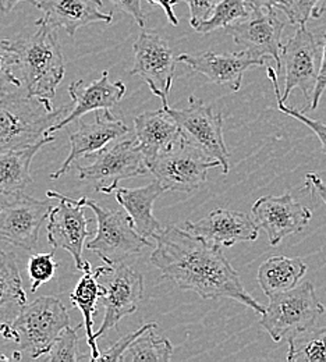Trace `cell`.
<instances>
[{
    "mask_svg": "<svg viewBox=\"0 0 326 362\" xmlns=\"http://www.w3.org/2000/svg\"><path fill=\"white\" fill-rule=\"evenodd\" d=\"M153 240L156 247L151 262L162 279L176 283L182 290L194 291L204 300L232 298L258 315L264 314L265 307L245 291L240 274L221 247L177 226L162 227Z\"/></svg>",
    "mask_w": 326,
    "mask_h": 362,
    "instance_id": "cell-1",
    "label": "cell"
},
{
    "mask_svg": "<svg viewBox=\"0 0 326 362\" xmlns=\"http://www.w3.org/2000/svg\"><path fill=\"white\" fill-rule=\"evenodd\" d=\"M35 24L38 30L33 35L10 44L17 54V67L21 70L27 96L52 112V99L64 77V57L56 28L38 20Z\"/></svg>",
    "mask_w": 326,
    "mask_h": 362,
    "instance_id": "cell-2",
    "label": "cell"
},
{
    "mask_svg": "<svg viewBox=\"0 0 326 362\" xmlns=\"http://www.w3.org/2000/svg\"><path fill=\"white\" fill-rule=\"evenodd\" d=\"M321 60V41L307 28V24L297 25L294 35L280 47L279 70L267 69L275 96L286 102L290 93L300 90L305 99L311 100L317 84Z\"/></svg>",
    "mask_w": 326,
    "mask_h": 362,
    "instance_id": "cell-3",
    "label": "cell"
},
{
    "mask_svg": "<svg viewBox=\"0 0 326 362\" xmlns=\"http://www.w3.org/2000/svg\"><path fill=\"white\" fill-rule=\"evenodd\" d=\"M67 112L69 105L47 112L37 99L27 95H0V152L34 145Z\"/></svg>",
    "mask_w": 326,
    "mask_h": 362,
    "instance_id": "cell-4",
    "label": "cell"
},
{
    "mask_svg": "<svg viewBox=\"0 0 326 362\" xmlns=\"http://www.w3.org/2000/svg\"><path fill=\"white\" fill-rule=\"evenodd\" d=\"M325 307L320 301L311 281L269 297V304L261 314L260 325L275 343L290 340L315 326Z\"/></svg>",
    "mask_w": 326,
    "mask_h": 362,
    "instance_id": "cell-5",
    "label": "cell"
},
{
    "mask_svg": "<svg viewBox=\"0 0 326 362\" xmlns=\"http://www.w3.org/2000/svg\"><path fill=\"white\" fill-rule=\"evenodd\" d=\"M78 201L93 211L98 225L96 234L87 243V250L96 254L107 267L123 264L130 257L140 254L144 247L152 245L134 230L126 212L103 208L87 197H81Z\"/></svg>",
    "mask_w": 326,
    "mask_h": 362,
    "instance_id": "cell-6",
    "label": "cell"
},
{
    "mask_svg": "<svg viewBox=\"0 0 326 362\" xmlns=\"http://www.w3.org/2000/svg\"><path fill=\"white\" fill-rule=\"evenodd\" d=\"M69 326L70 317L64 304L56 297H40L27 304L16 317L10 340L23 351H28L31 358L38 360Z\"/></svg>",
    "mask_w": 326,
    "mask_h": 362,
    "instance_id": "cell-7",
    "label": "cell"
},
{
    "mask_svg": "<svg viewBox=\"0 0 326 362\" xmlns=\"http://www.w3.org/2000/svg\"><path fill=\"white\" fill-rule=\"evenodd\" d=\"M90 163L77 166L78 179L91 181L98 192L110 195L122 180L149 175L136 138L117 139L86 156Z\"/></svg>",
    "mask_w": 326,
    "mask_h": 362,
    "instance_id": "cell-8",
    "label": "cell"
},
{
    "mask_svg": "<svg viewBox=\"0 0 326 362\" xmlns=\"http://www.w3.org/2000/svg\"><path fill=\"white\" fill-rule=\"evenodd\" d=\"M221 163L183 136L168 152L158 156L148 165V172L162 188L175 192H194L206 182L208 172L219 168Z\"/></svg>",
    "mask_w": 326,
    "mask_h": 362,
    "instance_id": "cell-9",
    "label": "cell"
},
{
    "mask_svg": "<svg viewBox=\"0 0 326 362\" xmlns=\"http://www.w3.org/2000/svg\"><path fill=\"white\" fill-rule=\"evenodd\" d=\"M168 112L176 120L182 136L191 145L218 160L222 173L228 175L231 170V153L223 139L222 113H215L211 105H206L202 99L194 95L188 98V106L185 109L169 107Z\"/></svg>",
    "mask_w": 326,
    "mask_h": 362,
    "instance_id": "cell-10",
    "label": "cell"
},
{
    "mask_svg": "<svg viewBox=\"0 0 326 362\" xmlns=\"http://www.w3.org/2000/svg\"><path fill=\"white\" fill-rule=\"evenodd\" d=\"M99 268L98 280L105 288L99 301L105 307V317L100 327L93 332L96 340L107 330L116 327L123 317L134 314L140 307L144 294V276L124 262Z\"/></svg>",
    "mask_w": 326,
    "mask_h": 362,
    "instance_id": "cell-11",
    "label": "cell"
},
{
    "mask_svg": "<svg viewBox=\"0 0 326 362\" xmlns=\"http://www.w3.org/2000/svg\"><path fill=\"white\" fill-rule=\"evenodd\" d=\"M49 198L59 199V205L53 206L49 214L47 225V243L53 250H64L71 254L76 268L86 271L91 267L88 261H84L83 252L86 240L93 234L88 230L91 219L86 216V206L74 198L63 195L57 191L49 189Z\"/></svg>",
    "mask_w": 326,
    "mask_h": 362,
    "instance_id": "cell-12",
    "label": "cell"
},
{
    "mask_svg": "<svg viewBox=\"0 0 326 362\" xmlns=\"http://www.w3.org/2000/svg\"><path fill=\"white\" fill-rule=\"evenodd\" d=\"M176 57L169 42L158 33L142 28L134 42L133 76L141 77L151 92L162 102V109L169 110V93L172 90Z\"/></svg>",
    "mask_w": 326,
    "mask_h": 362,
    "instance_id": "cell-13",
    "label": "cell"
},
{
    "mask_svg": "<svg viewBox=\"0 0 326 362\" xmlns=\"http://www.w3.org/2000/svg\"><path fill=\"white\" fill-rule=\"evenodd\" d=\"M13 197L0 204V241L33 252L40 241V230L53 206L24 192Z\"/></svg>",
    "mask_w": 326,
    "mask_h": 362,
    "instance_id": "cell-14",
    "label": "cell"
},
{
    "mask_svg": "<svg viewBox=\"0 0 326 362\" xmlns=\"http://www.w3.org/2000/svg\"><path fill=\"white\" fill-rule=\"evenodd\" d=\"M284 21L276 10L250 7V16L226 28L237 45L243 46L255 57L274 59L276 73L279 70V54Z\"/></svg>",
    "mask_w": 326,
    "mask_h": 362,
    "instance_id": "cell-15",
    "label": "cell"
},
{
    "mask_svg": "<svg viewBox=\"0 0 326 362\" xmlns=\"http://www.w3.org/2000/svg\"><path fill=\"white\" fill-rule=\"evenodd\" d=\"M252 219L262 228L271 245H278L287 235L303 231L310 223L313 212L296 201L293 194L265 195L255 201L251 209Z\"/></svg>",
    "mask_w": 326,
    "mask_h": 362,
    "instance_id": "cell-16",
    "label": "cell"
},
{
    "mask_svg": "<svg viewBox=\"0 0 326 362\" xmlns=\"http://www.w3.org/2000/svg\"><path fill=\"white\" fill-rule=\"evenodd\" d=\"M195 73L204 76L209 83L226 87L237 92L241 88L244 73L252 67L265 66V59L255 57L247 50L237 53H214L211 50L202 53H183L177 59Z\"/></svg>",
    "mask_w": 326,
    "mask_h": 362,
    "instance_id": "cell-17",
    "label": "cell"
},
{
    "mask_svg": "<svg viewBox=\"0 0 326 362\" xmlns=\"http://www.w3.org/2000/svg\"><path fill=\"white\" fill-rule=\"evenodd\" d=\"M78 122V129L70 134V152L60 169L50 175V180H57L64 176L74 162L86 158L93 152L105 148L107 144L124 138L130 133V129L123 120L117 119L106 110H96L95 120L86 123L81 119Z\"/></svg>",
    "mask_w": 326,
    "mask_h": 362,
    "instance_id": "cell-18",
    "label": "cell"
},
{
    "mask_svg": "<svg viewBox=\"0 0 326 362\" xmlns=\"http://www.w3.org/2000/svg\"><path fill=\"white\" fill-rule=\"evenodd\" d=\"M185 228L190 234L221 248L255 241L260 233V227L252 218L225 208H218L197 222H186Z\"/></svg>",
    "mask_w": 326,
    "mask_h": 362,
    "instance_id": "cell-19",
    "label": "cell"
},
{
    "mask_svg": "<svg viewBox=\"0 0 326 362\" xmlns=\"http://www.w3.org/2000/svg\"><path fill=\"white\" fill-rule=\"evenodd\" d=\"M69 93L73 100V109L67 112V115L59 122L52 124L45 136H54V133L63 130L70 123L81 119L90 112L112 109L126 95V86L123 81L112 83L109 80V71L105 70L100 78L95 80L91 84L86 86L81 80L71 83Z\"/></svg>",
    "mask_w": 326,
    "mask_h": 362,
    "instance_id": "cell-20",
    "label": "cell"
},
{
    "mask_svg": "<svg viewBox=\"0 0 326 362\" xmlns=\"http://www.w3.org/2000/svg\"><path fill=\"white\" fill-rule=\"evenodd\" d=\"M42 11L38 21L64 28L70 37L93 23H112L113 14L102 11V0H27Z\"/></svg>",
    "mask_w": 326,
    "mask_h": 362,
    "instance_id": "cell-21",
    "label": "cell"
},
{
    "mask_svg": "<svg viewBox=\"0 0 326 362\" xmlns=\"http://www.w3.org/2000/svg\"><path fill=\"white\" fill-rule=\"evenodd\" d=\"M134 130L146 168L182 138L176 120L165 109L145 112L134 117Z\"/></svg>",
    "mask_w": 326,
    "mask_h": 362,
    "instance_id": "cell-22",
    "label": "cell"
},
{
    "mask_svg": "<svg viewBox=\"0 0 326 362\" xmlns=\"http://www.w3.org/2000/svg\"><path fill=\"white\" fill-rule=\"evenodd\" d=\"M117 202L129 215L134 230L141 237L146 240H153V237L161 231V223L155 219L152 209L155 201L165 194V189L158 181H152L148 185L140 188H119L113 191Z\"/></svg>",
    "mask_w": 326,
    "mask_h": 362,
    "instance_id": "cell-23",
    "label": "cell"
},
{
    "mask_svg": "<svg viewBox=\"0 0 326 362\" xmlns=\"http://www.w3.org/2000/svg\"><path fill=\"white\" fill-rule=\"evenodd\" d=\"M27 305V293L14 254L0 250V334L10 340L11 325Z\"/></svg>",
    "mask_w": 326,
    "mask_h": 362,
    "instance_id": "cell-24",
    "label": "cell"
},
{
    "mask_svg": "<svg viewBox=\"0 0 326 362\" xmlns=\"http://www.w3.org/2000/svg\"><path fill=\"white\" fill-rule=\"evenodd\" d=\"M54 141V136L41 138L34 145L23 149L0 152V195H16L34 182L31 163L42 146Z\"/></svg>",
    "mask_w": 326,
    "mask_h": 362,
    "instance_id": "cell-25",
    "label": "cell"
},
{
    "mask_svg": "<svg viewBox=\"0 0 326 362\" xmlns=\"http://www.w3.org/2000/svg\"><path fill=\"white\" fill-rule=\"evenodd\" d=\"M307 272V264L301 258L271 257L258 269L257 280L269 298L281 291L296 287Z\"/></svg>",
    "mask_w": 326,
    "mask_h": 362,
    "instance_id": "cell-26",
    "label": "cell"
},
{
    "mask_svg": "<svg viewBox=\"0 0 326 362\" xmlns=\"http://www.w3.org/2000/svg\"><path fill=\"white\" fill-rule=\"evenodd\" d=\"M99 271H100V268H96L95 271H93L91 267L87 268L86 271H83L84 272L83 277L78 280L77 286L74 287L73 293L70 294L71 304L76 308H78L84 317L87 343L91 349L90 361H96V358L100 354L96 339L93 337V315L96 314V304L99 303V298L105 291L103 286L98 280Z\"/></svg>",
    "mask_w": 326,
    "mask_h": 362,
    "instance_id": "cell-27",
    "label": "cell"
},
{
    "mask_svg": "<svg viewBox=\"0 0 326 362\" xmlns=\"http://www.w3.org/2000/svg\"><path fill=\"white\" fill-rule=\"evenodd\" d=\"M156 327L148 329L140 334L127 350L120 357V361L124 362H168L170 361L175 347L170 340L159 337L153 330Z\"/></svg>",
    "mask_w": 326,
    "mask_h": 362,
    "instance_id": "cell-28",
    "label": "cell"
},
{
    "mask_svg": "<svg viewBox=\"0 0 326 362\" xmlns=\"http://www.w3.org/2000/svg\"><path fill=\"white\" fill-rule=\"evenodd\" d=\"M287 361L326 362V326L305 330L289 341Z\"/></svg>",
    "mask_w": 326,
    "mask_h": 362,
    "instance_id": "cell-29",
    "label": "cell"
},
{
    "mask_svg": "<svg viewBox=\"0 0 326 362\" xmlns=\"http://www.w3.org/2000/svg\"><path fill=\"white\" fill-rule=\"evenodd\" d=\"M250 16V4L247 0H221L214 7L209 17L194 27L199 34H209L219 28H228L234 23Z\"/></svg>",
    "mask_w": 326,
    "mask_h": 362,
    "instance_id": "cell-30",
    "label": "cell"
},
{
    "mask_svg": "<svg viewBox=\"0 0 326 362\" xmlns=\"http://www.w3.org/2000/svg\"><path fill=\"white\" fill-rule=\"evenodd\" d=\"M81 327L78 325L77 327H66L57 339L52 343L47 354L42 357L47 362H78L83 360H88L90 357H84L80 354L78 350V334L77 330Z\"/></svg>",
    "mask_w": 326,
    "mask_h": 362,
    "instance_id": "cell-31",
    "label": "cell"
},
{
    "mask_svg": "<svg viewBox=\"0 0 326 362\" xmlns=\"http://www.w3.org/2000/svg\"><path fill=\"white\" fill-rule=\"evenodd\" d=\"M54 257V250L50 252H41V254H34L28 259L27 265V272L30 276L31 281V291L35 293L42 284L52 280L54 273L57 271V262L53 259Z\"/></svg>",
    "mask_w": 326,
    "mask_h": 362,
    "instance_id": "cell-32",
    "label": "cell"
},
{
    "mask_svg": "<svg viewBox=\"0 0 326 362\" xmlns=\"http://www.w3.org/2000/svg\"><path fill=\"white\" fill-rule=\"evenodd\" d=\"M17 67V54L13 50L10 41L0 40V95L7 93L10 87L21 88L23 83L16 77L14 69Z\"/></svg>",
    "mask_w": 326,
    "mask_h": 362,
    "instance_id": "cell-33",
    "label": "cell"
},
{
    "mask_svg": "<svg viewBox=\"0 0 326 362\" xmlns=\"http://www.w3.org/2000/svg\"><path fill=\"white\" fill-rule=\"evenodd\" d=\"M152 327H158V325L153 323V322L152 323H145L144 326H141L140 329H137V330L123 336L112 347H109L107 350L102 351L99 354V357L96 358V361H120V357L127 350V347L133 343V340H136L144 332H146L148 329H152Z\"/></svg>",
    "mask_w": 326,
    "mask_h": 362,
    "instance_id": "cell-34",
    "label": "cell"
},
{
    "mask_svg": "<svg viewBox=\"0 0 326 362\" xmlns=\"http://www.w3.org/2000/svg\"><path fill=\"white\" fill-rule=\"evenodd\" d=\"M284 1H286V8L283 13L289 18V23L294 25H301V24H307V21L311 18L314 7L321 0H284Z\"/></svg>",
    "mask_w": 326,
    "mask_h": 362,
    "instance_id": "cell-35",
    "label": "cell"
},
{
    "mask_svg": "<svg viewBox=\"0 0 326 362\" xmlns=\"http://www.w3.org/2000/svg\"><path fill=\"white\" fill-rule=\"evenodd\" d=\"M276 102H278V109H279L281 113L287 115L289 117H293L296 120H298L300 123L305 124L315 136H318L321 145H322V152L326 155V124L320 122V120H314L311 117H308L304 112H300V110H296L293 107H289L284 105V102H281L279 98H276Z\"/></svg>",
    "mask_w": 326,
    "mask_h": 362,
    "instance_id": "cell-36",
    "label": "cell"
},
{
    "mask_svg": "<svg viewBox=\"0 0 326 362\" xmlns=\"http://www.w3.org/2000/svg\"><path fill=\"white\" fill-rule=\"evenodd\" d=\"M180 1H186L190 8V24L194 28L197 24H199L201 21L206 20L209 17V14L212 13L214 7L216 6L218 1L221 0H179Z\"/></svg>",
    "mask_w": 326,
    "mask_h": 362,
    "instance_id": "cell-37",
    "label": "cell"
},
{
    "mask_svg": "<svg viewBox=\"0 0 326 362\" xmlns=\"http://www.w3.org/2000/svg\"><path fill=\"white\" fill-rule=\"evenodd\" d=\"M326 90V35L324 41H321V60H320V70H318V78L317 84L313 92L311 100L308 103L307 110H315L320 105V100Z\"/></svg>",
    "mask_w": 326,
    "mask_h": 362,
    "instance_id": "cell-38",
    "label": "cell"
},
{
    "mask_svg": "<svg viewBox=\"0 0 326 362\" xmlns=\"http://www.w3.org/2000/svg\"><path fill=\"white\" fill-rule=\"evenodd\" d=\"M115 7L130 14L140 28H145V14L141 7V0H110Z\"/></svg>",
    "mask_w": 326,
    "mask_h": 362,
    "instance_id": "cell-39",
    "label": "cell"
},
{
    "mask_svg": "<svg viewBox=\"0 0 326 362\" xmlns=\"http://www.w3.org/2000/svg\"><path fill=\"white\" fill-rule=\"evenodd\" d=\"M305 187L308 188L310 192H313L314 195L321 198L322 202L326 205V182L317 173H313V172L307 173Z\"/></svg>",
    "mask_w": 326,
    "mask_h": 362,
    "instance_id": "cell-40",
    "label": "cell"
},
{
    "mask_svg": "<svg viewBox=\"0 0 326 362\" xmlns=\"http://www.w3.org/2000/svg\"><path fill=\"white\" fill-rule=\"evenodd\" d=\"M148 3L152 4V6H161L166 13L168 21L175 27L179 25V20H177V17L175 14V10H173V7L179 3V0H148Z\"/></svg>",
    "mask_w": 326,
    "mask_h": 362,
    "instance_id": "cell-41",
    "label": "cell"
},
{
    "mask_svg": "<svg viewBox=\"0 0 326 362\" xmlns=\"http://www.w3.org/2000/svg\"><path fill=\"white\" fill-rule=\"evenodd\" d=\"M250 7L265 8V10H280L284 11L286 1L284 0H247Z\"/></svg>",
    "mask_w": 326,
    "mask_h": 362,
    "instance_id": "cell-42",
    "label": "cell"
},
{
    "mask_svg": "<svg viewBox=\"0 0 326 362\" xmlns=\"http://www.w3.org/2000/svg\"><path fill=\"white\" fill-rule=\"evenodd\" d=\"M20 1H27V0H0V11L10 13Z\"/></svg>",
    "mask_w": 326,
    "mask_h": 362,
    "instance_id": "cell-43",
    "label": "cell"
},
{
    "mask_svg": "<svg viewBox=\"0 0 326 362\" xmlns=\"http://www.w3.org/2000/svg\"><path fill=\"white\" fill-rule=\"evenodd\" d=\"M326 13V0H321L313 10V14L311 17L313 18H321Z\"/></svg>",
    "mask_w": 326,
    "mask_h": 362,
    "instance_id": "cell-44",
    "label": "cell"
},
{
    "mask_svg": "<svg viewBox=\"0 0 326 362\" xmlns=\"http://www.w3.org/2000/svg\"><path fill=\"white\" fill-rule=\"evenodd\" d=\"M0 361H10V358L7 356H4V354H0Z\"/></svg>",
    "mask_w": 326,
    "mask_h": 362,
    "instance_id": "cell-45",
    "label": "cell"
}]
</instances>
